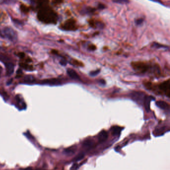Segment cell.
Wrapping results in <instances>:
<instances>
[{
    "label": "cell",
    "instance_id": "6da1fadb",
    "mask_svg": "<svg viewBox=\"0 0 170 170\" xmlns=\"http://www.w3.org/2000/svg\"><path fill=\"white\" fill-rule=\"evenodd\" d=\"M5 37L12 42H15L18 39V35L16 32L11 27H6L3 30Z\"/></svg>",
    "mask_w": 170,
    "mask_h": 170
},
{
    "label": "cell",
    "instance_id": "7a4b0ae2",
    "mask_svg": "<svg viewBox=\"0 0 170 170\" xmlns=\"http://www.w3.org/2000/svg\"><path fill=\"white\" fill-rule=\"evenodd\" d=\"M154 99V98L150 96H145L144 100V103L145 108V110L147 112H149L150 110V103L152 100Z\"/></svg>",
    "mask_w": 170,
    "mask_h": 170
},
{
    "label": "cell",
    "instance_id": "3957f363",
    "mask_svg": "<svg viewBox=\"0 0 170 170\" xmlns=\"http://www.w3.org/2000/svg\"><path fill=\"white\" fill-rule=\"evenodd\" d=\"M132 97L135 100L140 101H142V99L144 100L145 96H144V93L143 92H133L132 93Z\"/></svg>",
    "mask_w": 170,
    "mask_h": 170
},
{
    "label": "cell",
    "instance_id": "277c9868",
    "mask_svg": "<svg viewBox=\"0 0 170 170\" xmlns=\"http://www.w3.org/2000/svg\"><path fill=\"white\" fill-rule=\"evenodd\" d=\"M67 72H68V75L72 79H75V80H80V77H79V75L73 69L68 68L67 70Z\"/></svg>",
    "mask_w": 170,
    "mask_h": 170
},
{
    "label": "cell",
    "instance_id": "5b68a950",
    "mask_svg": "<svg viewBox=\"0 0 170 170\" xmlns=\"http://www.w3.org/2000/svg\"><path fill=\"white\" fill-rule=\"evenodd\" d=\"M6 67L7 73L8 75H12L14 71V65L11 62L5 63Z\"/></svg>",
    "mask_w": 170,
    "mask_h": 170
},
{
    "label": "cell",
    "instance_id": "8992f818",
    "mask_svg": "<svg viewBox=\"0 0 170 170\" xmlns=\"http://www.w3.org/2000/svg\"><path fill=\"white\" fill-rule=\"evenodd\" d=\"M108 133L105 130L100 132L98 135L99 141L100 142H103L106 140L108 138Z\"/></svg>",
    "mask_w": 170,
    "mask_h": 170
},
{
    "label": "cell",
    "instance_id": "52a82bcc",
    "mask_svg": "<svg viewBox=\"0 0 170 170\" xmlns=\"http://www.w3.org/2000/svg\"><path fill=\"white\" fill-rule=\"evenodd\" d=\"M156 104L158 107L163 110H168L169 109V104L163 101H158L156 103Z\"/></svg>",
    "mask_w": 170,
    "mask_h": 170
},
{
    "label": "cell",
    "instance_id": "ba28073f",
    "mask_svg": "<svg viewBox=\"0 0 170 170\" xmlns=\"http://www.w3.org/2000/svg\"><path fill=\"white\" fill-rule=\"evenodd\" d=\"M43 82L44 83L51 84V85H60L61 83V82L59 79H55V78L44 80Z\"/></svg>",
    "mask_w": 170,
    "mask_h": 170
},
{
    "label": "cell",
    "instance_id": "9c48e42d",
    "mask_svg": "<svg viewBox=\"0 0 170 170\" xmlns=\"http://www.w3.org/2000/svg\"><path fill=\"white\" fill-rule=\"evenodd\" d=\"M94 143L91 139H87L83 143V146L86 148H91L94 146Z\"/></svg>",
    "mask_w": 170,
    "mask_h": 170
},
{
    "label": "cell",
    "instance_id": "30bf717a",
    "mask_svg": "<svg viewBox=\"0 0 170 170\" xmlns=\"http://www.w3.org/2000/svg\"><path fill=\"white\" fill-rule=\"evenodd\" d=\"M112 134L113 135H118L122 130V128L118 126H114L112 128Z\"/></svg>",
    "mask_w": 170,
    "mask_h": 170
},
{
    "label": "cell",
    "instance_id": "8fae6325",
    "mask_svg": "<svg viewBox=\"0 0 170 170\" xmlns=\"http://www.w3.org/2000/svg\"><path fill=\"white\" fill-rule=\"evenodd\" d=\"M161 89L165 91H167V90H169L170 89V83H169V80L168 81H166L162 83L161 85Z\"/></svg>",
    "mask_w": 170,
    "mask_h": 170
},
{
    "label": "cell",
    "instance_id": "7c38bea8",
    "mask_svg": "<svg viewBox=\"0 0 170 170\" xmlns=\"http://www.w3.org/2000/svg\"><path fill=\"white\" fill-rule=\"evenodd\" d=\"M24 81L26 83H32L35 81V78L32 75H26L24 78Z\"/></svg>",
    "mask_w": 170,
    "mask_h": 170
},
{
    "label": "cell",
    "instance_id": "4fadbf2b",
    "mask_svg": "<svg viewBox=\"0 0 170 170\" xmlns=\"http://www.w3.org/2000/svg\"><path fill=\"white\" fill-rule=\"evenodd\" d=\"M84 157V154L83 153H81V154L78 155V156H76V157L74 159L75 161H78L79 160H81L82 158H83Z\"/></svg>",
    "mask_w": 170,
    "mask_h": 170
},
{
    "label": "cell",
    "instance_id": "5bb4252c",
    "mask_svg": "<svg viewBox=\"0 0 170 170\" xmlns=\"http://www.w3.org/2000/svg\"><path fill=\"white\" fill-rule=\"evenodd\" d=\"M100 70H95V71H94V72H91L90 74V75L91 76H95V75H97L98 74H99V72H100Z\"/></svg>",
    "mask_w": 170,
    "mask_h": 170
},
{
    "label": "cell",
    "instance_id": "9a60e30c",
    "mask_svg": "<svg viewBox=\"0 0 170 170\" xmlns=\"http://www.w3.org/2000/svg\"><path fill=\"white\" fill-rule=\"evenodd\" d=\"M77 168H78V165L77 164H74L72 166L71 170H76Z\"/></svg>",
    "mask_w": 170,
    "mask_h": 170
},
{
    "label": "cell",
    "instance_id": "2e32d148",
    "mask_svg": "<svg viewBox=\"0 0 170 170\" xmlns=\"http://www.w3.org/2000/svg\"><path fill=\"white\" fill-rule=\"evenodd\" d=\"M143 22V20L142 18H140V19H138V20H137L136 21V23L137 25H139L141 24Z\"/></svg>",
    "mask_w": 170,
    "mask_h": 170
},
{
    "label": "cell",
    "instance_id": "e0dca14e",
    "mask_svg": "<svg viewBox=\"0 0 170 170\" xmlns=\"http://www.w3.org/2000/svg\"><path fill=\"white\" fill-rule=\"evenodd\" d=\"M60 64H61L62 66H66V62L64 60H62L60 62Z\"/></svg>",
    "mask_w": 170,
    "mask_h": 170
},
{
    "label": "cell",
    "instance_id": "ac0fdd59",
    "mask_svg": "<svg viewBox=\"0 0 170 170\" xmlns=\"http://www.w3.org/2000/svg\"><path fill=\"white\" fill-rule=\"evenodd\" d=\"M114 2L115 3H126V1H114Z\"/></svg>",
    "mask_w": 170,
    "mask_h": 170
}]
</instances>
